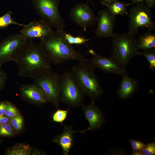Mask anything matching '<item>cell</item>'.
<instances>
[{
    "mask_svg": "<svg viewBox=\"0 0 155 155\" xmlns=\"http://www.w3.org/2000/svg\"><path fill=\"white\" fill-rule=\"evenodd\" d=\"M64 31L56 30L40 39L38 44L49 61L58 65L69 60L79 62L88 61L85 57L76 51L65 38Z\"/></svg>",
    "mask_w": 155,
    "mask_h": 155,
    "instance_id": "obj_1",
    "label": "cell"
},
{
    "mask_svg": "<svg viewBox=\"0 0 155 155\" xmlns=\"http://www.w3.org/2000/svg\"><path fill=\"white\" fill-rule=\"evenodd\" d=\"M14 62L19 75L33 79L39 75L52 72L51 63L38 44L28 39Z\"/></svg>",
    "mask_w": 155,
    "mask_h": 155,
    "instance_id": "obj_2",
    "label": "cell"
},
{
    "mask_svg": "<svg viewBox=\"0 0 155 155\" xmlns=\"http://www.w3.org/2000/svg\"><path fill=\"white\" fill-rule=\"evenodd\" d=\"M95 68L87 61L73 66L70 71L84 95L94 100L99 98L104 92L96 75Z\"/></svg>",
    "mask_w": 155,
    "mask_h": 155,
    "instance_id": "obj_3",
    "label": "cell"
},
{
    "mask_svg": "<svg viewBox=\"0 0 155 155\" xmlns=\"http://www.w3.org/2000/svg\"><path fill=\"white\" fill-rule=\"evenodd\" d=\"M135 36L129 32L113 33L111 57L125 67L134 57L138 56Z\"/></svg>",
    "mask_w": 155,
    "mask_h": 155,
    "instance_id": "obj_4",
    "label": "cell"
},
{
    "mask_svg": "<svg viewBox=\"0 0 155 155\" xmlns=\"http://www.w3.org/2000/svg\"><path fill=\"white\" fill-rule=\"evenodd\" d=\"M59 96L60 101L70 107L82 104L85 95L70 71H66L60 75Z\"/></svg>",
    "mask_w": 155,
    "mask_h": 155,
    "instance_id": "obj_5",
    "label": "cell"
},
{
    "mask_svg": "<svg viewBox=\"0 0 155 155\" xmlns=\"http://www.w3.org/2000/svg\"><path fill=\"white\" fill-rule=\"evenodd\" d=\"M32 6L41 19L56 30L64 31L66 25L59 10V0H31Z\"/></svg>",
    "mask_w": 155,
    "mask_h": 155,
    "instance_id": "obj_6",
    "label": "cell"
},
{
    "mask_svg": "<svg viewBox=\"0 0 155 155\" xmlns=\"http://www.w3.org/2000/svg\"><path fill=\"white\" fill-rule=\"evenodd\" d=\"M129 32L135 36L139 28H147L150 31L155 28L150 8L145 6L143 3L136 4L131 8L129 13Z\"/></svg>",
    "mask_w": 155,
    "mask_h": 155,
    "instance_id": "obj_7",
    "label": "cell"
},
{
    "mask_svg": "<svg viewBox=\"0 0 155 155\" xmlns=\"http://www.w3.org/2000/svg\"><path fill=\"white\" fill-rule=\"evenodd\" d=\"M59 75L52 71L41 74L33 79L34 83L42 90L49 102L58 107L60 101Z\"/></svg>",
    "mask_w": 155,
    "mask_h": 155,
    "instance_id": "obj_8",
    "label": "cell"
},
{
    "mask_svg": "<svg viewBox=\"0 0 155 155\" xmlns=\"http://www.w3.org/2000/svg\"><path fill=\"white\" fill-rule=\"evenodd\" d=\"M28 39L20 33L11 34L0 42V64L14 61Z\"/></svg>",
    "mask_w": 155,
    "mask_h": 155,
    "instance_id": "obj_9",
    "label": "cell"
},
{
    "mask_svg": "<svg viewBox=\"0 0 155 155\" xmlns=\"http://www.w3.org/2000/svg\"><path fill=\"white\" fill-rule=\"evenodd\" d=\"M69 16L72 21L82 28L84 31L97 21V18L87 3L77 4L71 10Z\"/></svg>",
    "mask_w": 155,
    "mask_h": 155,
    "instance_id": "obj_10",
    "label": "cell"
},
{
    "mask_svg": "<svg viewBox=\"0 0 155 155\" xmlns=\"http://www.w3.org/2000/svg\"><path fill=\"white\" fill-rule=\"evenodd\" d=\"M20 33L28 40L34 38L41 39L54 31L53 27L42 19L23 24Z\"/></svg>",
    "mask_w": 155,
    "mask_h": 155,
    "instance_id": "obj_11",
    "label": "cell"
},
{
    "mask_svg": "<svg viewBox=\"0 0 155 155\" xmlns=\"http://www.w3.org/2000/svg\"><path fill=\"white\" fill-rule=\"evenodd\" d=\"M88 61L95 68L108 73L117 74L121 76L127 73L126 67L111 57H107L96 53Z\"/></svg>",
    "mask_w": 155,
    "mask_h": 155,
    "instance_id": "obj_12",
    "label": "cell"
},
{
    "mask_svg": "<svg viewBox=\"0 0 155 155\" xmlns=\"http://www.w3.org/2000/svg\"><path fill=\"white\" fill-rule=\"evenodd\" d=\"M94 100L91 99L88 105L83 104L81 105L85 118L89 123V127L83 130L75 131V132L84 133L88 130H94L100 128L104 124L105 119L104 115L96 105Z\"/></svg>",
    "mask_w": 155,
    "mask_h": 155,
    "instance_id": "obj_13",
    "label": "cell"
},
{
    "mask_svg": "<svg viewBox=\"0 0 155 155\" xmlns=\"http://www.w3.org/2000/svg\"><path fill=\"white\" fill-rule=\"evenodd\" d=\"M98 24L95 30L96 36L98 38L111 37L116 21L115 16L108 9L100 10L98 13Z\"/></svg>",
    "mask_w": 155,
    "mask_h": 155,
    "instance_id": "obj_14",
    "label": "cell"
},
{
    "mask_svg": "<svg viewBox=\"0 0 155 155\" xmlns=\"http://www.w3.org/2000/svg\"><path fill=\"white\" fill-rule=\"evenodd\" d=\"M20 91L24 99L30 102L43 104L49 102L41 89L34 83L22 85Z\"/></svg>",
    "mask_w": 155,
    "mask_h": 155,
    "instance_id": "obj_15",
    "label": "cell"
},
{
    "mask_svg": "<svg viewBox=\"0 0 155 155\" xmlns=\"http://www.w3.org/2000/svg\"><path fill=\"white\" fill-rule=\"evenodd\" d=\"M122 76L117 94L120 99L125 100L131 97L137 92L139 84L136 79L130 77L127 73Z\"/></svg>",
    "mask_w": 155,
    "mask_h": 155,
    "instance_id": "obj_16",
    "label": "cell"
},
{
    "mask_svg": "<svg viewBox=\"0 0 155 155\" xmlns=\"http://www.w3.org/2000/svg\"><path fill=\"white\" fill-rule=\"evenodd\" d=\"M62 124L64 131L55 138L54 141L61 147L63 155H68L75 141L73 135L75 131L73 130L71 126Z\"/></svg>",
    "mask_w": 155,
    "mask_h": 155,
    "instance_id": "obj_17",
    "label": "cell"
},
{
    "mask_svg": "<svg viewBox=\"0 0 155 155\" xmlns=\"http://www.w3.org/2000/svg\"><path fill=\"white\" fill-rule=\"evenodd\" d=\"M137 49L143 51L155 48V34L147 32L140 36L136 39Z\"/></svg>",
    "mask_w": 155,
    "mask_h": 155,
    "instance_id": "obj_18",
    "label": "cell"
},
{
    "mask_svg": "<svg viewBox=\"0 0 155 155\" xmlns=\"http://www.w3.org/2000/svg\"><path fill=\"white\" fill-rule=\"evenodd\" d=\"M127 4H126L124 3L117 1L107 7L108 9L114 16H124L125 14H128L127 11Z\"/></svg>",
    "mask_w": 155,
    "mask_h": 155,
    "instance_id": "obj_19",
    "label": "cell"
},
{
    "mask_svg": "<svg viewBox=\"0 0 155 155\" xmlns=\"http://www.w3.org/2000/svg\"><path fill=\"white\" fill-rule=\"evenodd\" d=\"M31 148L28 144H19L15 145L8 152L10 155H29L31 154Z\"/></svg>",
    "mask_w": 155,
    "mask_h": 155,
    "instance_id": "obj_20",
    "label": "cell"
},
{
    "mask_svg": "<svg viewBox=\"0 0 155 155\" xmlns=\"http://www.w3.org/2000/svg\"><path fill=\"white\" fill-rule=\"evenodd\" d=\"M12 12L8 11L5 14L0 16V29H3L10 25H16L22 26L23 24H20L11 17Z\"/></svg>",
    "mask_w": 155,
    "mask_h": 155,
    "instance_id": "obj_21",
    "label": "cell"
},
{
    "mask_svg": "<svg viewBox=\"0 0 155 155\" xmlns=\"http://www.w3.org/2000/svg\"><path fill=\"white\" fill-rule=\"evenodd\" d=\"M142 55L145 57L149 63V68L152 71L155 69V48L152 49L139 51L138 56Z\"/></svg>",
    "mask_w": 155,
    "mask_h": 155,
    "instance_id": "obj_22",
    "label": "cell"
},
{
    "mask_svg": "<svg viewBox=\"0 0 155 155\" xmlns=\"http://www.w3.org/2000/svg\"><path fill=\"white\" fill-rule=\"evenodd\" d=\"M68 111V109L67 110L58 109L53 115V121L63 124L67 118Z\"/></svg>",
    "mask_w": 155,
    "mask_h": 155,
    "instance_id": "obj_23",
    "label": "cell"
},
{
    "mask_svg": "<svg viewBox=\"0 0 155 155\" xmlns=\"http://www.w3.org/2000/svg\"><path fill=\"white\" fill-rule=\"evenodd\" d=\"M11 126L16 129L19 130L21 129L23 125V119L19 115L11 118L10 121Z\"/></svg>",
    "mask_w": 155,
    "mask_h": 155,
    "instance_id": "obj_24",
    "label": "cell"
},
{
    "mask_svg": "<svg viewBox=\"0 0 155 155\" xmlns=\"http://www.w3.org/2000/svg\"><path fill=\"white\" fill-rule=\"evenodd\" d=\"M129 142L133 149V152L142 151L146 145L140 141L135 140L134 139H131Z\"/></svg>",
    "mask_w": 155,
    "mask_h": 155,
    "instance_id": "obj_25",
    "label": "cell"
},
{
    "mask_svg": "<svg viewBox=\"0 0 155 155\" xmlns=\"http://www.w3.org/2000/svg\"><path fill=\"white\" fill-rule=\"evenodd\" d=\"M13 134L11 126L8 123H5L0 125V134L4 136H11Z\"/></svg>",
    "mask_w": 155,
    "mask_h": 155,
    "instance_id": "obj_26",
    "label": "cell"
},
{
    "mask_svg": "<svg viewBox=\"0 0 155 155\" xmlns=\"http://www.w3.org/2000/svg\"><path fill=\"white\" fill-rule=\"evenodd\" d=\"M143 155H154L155 154V142L149 143L145 145L142 150Z\"/></svg>",
    "mask_w": 155,
    "mask_h": 155,
    "instance_id": "obj_27",
    "label": "cell"
},
{
    "mask_svg": "<svg viewBox=\"0 0 155 155\" xmlns=\"http://www.w3.org/2000/svg\"><path fill=\"white\" fill-rule=\"evenodd\" d=\"M5 114L6 116L11 119L19 115L17 109L10 104L8 105Z\"/></svg>",
    "mask_w": 155,
    "mask_h": 155,
    "instance_id": "obj_28",
    "label": "cell"
},
{
    "mask_svg": "<svg viewBox=\"0 0 155 155\" xmlns=\"http://www.w3.org/2000/svg\"><path fill=\"white\" fill-rule=\"evenodd\" d=\"M0 64V90L5 85L7 81V76L1 68Z\"/></svg>",
    "mask_w": 155,
    "mask_h": 155,
    "instance_id": "obj_29",
    "label": "cell"
},
{
    "mask_svg": "<svg viewBox=\"0 0 155 155\" xmlns=\"http://www.w3.org/2000/svg\"><path fill=\"white\" fill-rule=\"evenodd\" d=\"M88 40V39L82 37H74L73 39V44H81L85 43Z\"/></svg>",
    "mask_w": 155,
    "mask_h": 155,
    "instance_id": "obj_30",
    "label": "cell"
},
{
    "mask_svg": "<svg viewBox=\"0 0 155 155\" xmlns=\"http://www.w3.org/2000/svg\"><path fill=\"white\" fill-rule=\"evenodd\" d=\"M8 105L4 102L0 103V115H3L5 114Z\"/></svg>",
    "mask_w": 155,
    "mask_h": 155,
    "instance_id": "obj_31",
    "label": "cell"
},
{
    "mask_svg": "<svg viewBox=\"0 0 155 155\" xmlns=\"http://www.w3.org/2000/svg\"><path fill=\"white\" fill-rule=\"evenodd\" d=\"M101 4L106 7L117 0H99Z\"/></svg>",
    "mask_w": 155,
    "mask_h": 155,
    "instance_id": "obj_32",
    "label": "cell"
},
{
    "mask_svg": "<svg viewBox=\"0 0 155 155\" xmlns=\"http://www.w3.org/2000/svg\"><path fill=\"white\" fill-rule=\"evenodd\" d=\"M146 6L148 8H152L155 4V0H145Z\"/></svg>",
    "mask_w": 155,
    "mask_h": 155,
    "instance_id": "obj_33",
    "label": "cell"
},
{
    "mask_svg": "<svg viewBox=\"0 0 155 155\" xmlns=\"http://www.w3.org/2000/svg\"><path fill=\"white\" fill-rule=\"evenodd\" d=\"M9 120V117H8L0 115V123L1 124L7 123Z\"/></svg>",
    "mask_w": 155,
    "mask_h": 155,
    "instance_id": "obj_34",
    "label": "cell"
},
{
    "mask_svg": "<svg viewBox=\"0 0 155 155\" xmlns=\"http://www.w3.org/2000/svg\"><path fill=\"white\" fill-rule=\"evenodd\" d=\"M144 0H131V2L127 4V5H131V4H137L140 3H143L144 1Z\"/></svg>",
    "mask_w": 155,
    "mask_h": 155,
    "instance_id": "obj_35",
    "label": "cell"
},
{
    "mask_svg": "<svg viewBox=\"0 0 155 155\" xmlns=\"http://www.w3.org/2000/svg\"><path fill=\"white\" fill-rule=\"evenodd\" d=\"M133 155H143L142 151L133 152L132 151L131 153Z\"/></svg>",
    "mask_w": 155,
    "mask_h": 155,
    "instance_id": "obj_36",
    "label": "cell"
},
{
    "mask_svg": "<svg viewBox=\"0 0 155 155\" xmlns=\"http://www.w3.org/2000/svg\"><path fill=\"white\" fill-rule=\"evenodd\" d=\"M89 1H92V0H89Z\"/></svg>",
    "mask_w": 155,
    "mask_h": 155,
    "instance_id": "obj_37",
    "label": "cell"
}]
</instances>
